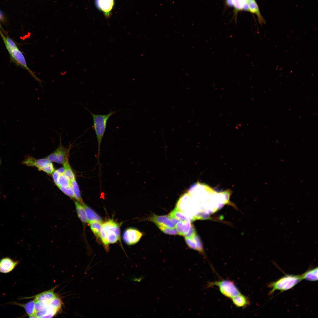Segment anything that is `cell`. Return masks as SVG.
<instances>
[{
    "instance_id": "d590c367",
    "label": "cell",
    "mask_w": 318,
    "mask_h": 318,
    "mask_svg": "<svg viewBox=\"0 0 318 318\" xmlns=\"http://www.w3.org/2000/svg\"><path fill=\"white\" fill-rule=\"evenodd\" d=\"M247 0L248 1V2H249V1H252V0Z\"/></svg>"
},
{
    "instance_id": "8d00e7d4",
    "label": "cell",
    "mask_w": 318,
    "mask_h": 318,
    "mask_svg": "<svg viewBox=\"0 0 318 318\" xmlns=\"http://www.w3.org/2000/svg\"><path fill=\"white\" fill-rule=\"evenodd\" d=\"M0 28H1V24H0Z\"/></svg>"
},
{
    "instance_id": "ba28073f",
    "label": "cell",
    "mask_w": 318,
    "mask_h": 318,
    "mask_svg": "<svg viewBox=\"0 0 318 318\" xmlns=\"http://www.w3.org/2000/svg\"><path fill=\"white\" fill-rule=\"evenodd\" d=\"M96 8L104 14L107 19L111 17L115 4V0H94Z\"/></svg>"
},
{
    "instance_id": "44dd1931",
    "label": "cell",
    "mask_w": 318,
    "mask_h": 318,
    "mask_svg": "<svg viewBox=\"0 0 318 318\" xmlns=\"http://www.w3.org/2000/svg\"><path fill=\"white\" fill-rule=\"evenodd\" d=\"M169 215L175 217L181 221H183L189 220L186 214L178 207L175 208Z\"/></svg>"
},
{
    "instance_id": "4fadbf2b",
    "label": "cell",
    "mask_w": 318,
    "mask_h": 318,
    "mask_svg": "<svg viewBox=\"0 0 318 318\" xmlns=\"http://www.w3.org/2000/svg\"><path fill=\"white\" fill-rule=\"evenodd\" d=\"M54 288L36 295L34 300L35 302H51L52 299L56 296L54 292Z\"/></svg>"
},
{
    "instance_id": "52a82bcc",
    "label": "cell",
    "mask_w": 318,
    "mask_h": 318,
    "mask_svg": "<svg viewBox=\"0 0 318 318\" xmlns=\"http://www.w3.org/2000/svg\"><path fill=\"white\" fill-rule=\"evenodd\" d=\"M59 144L56 149L46 158L52 162L63 165L68 160L69 149L63 146L60 138Z\"/></svg>"
},
{
    "instance_id": "cb8c5ba5",
    "label": "cell",
    "mask_w": 318,
    "mask_h": 318,
    "mask_svg": "<svg viewBox=\"0 0 318 318\" xmlns=\"http://www.w3.org/2000/svg\"><path fill=\"white\" fill-rule=\"evenodd\" d=\"M71 185V181L69 179L64 173L61 174L58 179L57 186L58 187H66Z\"/></svg>"
},
{
    "instance_id": "9a60e30c",
    "label": "cell",
    "mask_w": 318,
    "mask_h": 318,
    "mask_svg": "<svg viewBox=\"0 0 318 318\" xmlns=\"http://www.w3.org/2000/svg\"><path fill=\"white\" fill-rule=\"evenodd\" d=\"M192 224L189 220L180 221L175 225L178 235L185 236L189 231Z\"/></svg>"
},
{
    "instance_id": "ac0fdd59",
    "label": "cell",
    "mask_w": 318,
    "mask_h": 318,
    "mask_svg": "<svg viewBox=\"0 0 318 318\" xmlns=\"http://www.w3.org/2000/svg\"><path fill=\"white\" fill-rule=\"evenodd\" d=\"M249 11L251 13L256 14L258 18L260 24H262L265 22L264 19L261 15L258 6L255 0L249 2Z\"/></svg>"
},
{
    "instance_id": "f1b7e54d",
    "label": "cell",
    "mask_w": 318,
    "mask_h": 318,
    "mask_svg": "<svg viewBox=\"0 0 318 318\" xmlns=\"http://www.w3.org/2000/svg\"><path fill=\"white\" fill-rule=\"evenodd\" d=\"M62 305V302L61 299L57 296L55 297L51 301L49 306L59 310L61 308Z\"/></svg>"
},
{
    "instance_id": "7402d4cb",
    "label": "cell",
    "mask_w": 318,
    "mask_h": 318,
    "mask_svg": "<svg viewBox=\"0 0 318 318\" xmlns=\"http://www.w3.org/2000/svg\"><path fill=\"white\" fill-rule=\"evenodd\" d=\"M102 223L98 221H93L89 223L92 231L97 238H100Z\"/></svg>"
},
{
    "instance_id": "e0dca14e",
    "label": "cell",
    "mask_w": 318,
    "mask_h": 318,
    "mask_svg": "<svg viewBox=\"0 0 318 318\" xmlns=\"http://www.w3.org/2000/svg\"><path fill=\"white\" fill-rule=\"evenodd\" d=\"M74 203L78 217L83 223H87L85 211L83 205L77 201H75Z\"/></svg>"
},
{
    "instance_id": "ffe728a7",
    "label": "cell",
    "mask_w": 318,
    "mask_h": 318,
    "mask_svg": "<svg viewBox=\"0 0 318 318\" xmlns=\"http://www.w3.org/2000/svg\"><path fill=\"white\" fill-rule=\"evenodd\" d=\"M71 185L73 191L74 198L81 204H83V202L81 197L80 192L76 180V179L71 181Z\"/></svg>"
},
{
    "instance_id": "2e32d148",
    "label": "cell",
    "mask_w": 318,
    "mask_h": 318,
    "mask_svg": "<svg viewBox=\"0 0 318 318\" xmlns=\"http://www.w3.org/2000/svg\"><path fill=\"white\" fill-rule=\"evenodd\" d=\"M10 304L23 307L25 309L26 314L29 317L35 313V302L34 300L30 301L25 304H21L16 302H13Z\"/></svg>"
},
{
    "instance_id": "d6986e66",
    "label": "cell",
    "mask_w": 318,
    "mask_h": 318,
    "mask_svg": "<svg viewBox=\"0 0 318 318\" xmlns=\"http://www.w3.org/2000/svg\"><path fill=\"white\" fill-rule=\"evenodd\" d=\"M302 280L314 281L318 280V268L317 267L309 270L300 275Z\"/></svg>"
},
{
    "instance_id": "8992f818",
    "label": "cell",
    "mask_w": 318,
    "mask_h": 318,
    "mask_svg": "<svg viewBox=\"0 0 318 318\" xmlns=\"http://www.w3.org/2000/svg\"><path fill=\"white\" fill-rule=\"evenodd\" d=\"M21 163L28 166L36 167L49 175H51L55 170L53 163L47 158L36 159L33 157L26 155Z\"/></svg>"
},
{
    "instance_id": "277c9868",
    "label": "cell",
    "mask_w": 318,
    "mask_h": 318,
    "mask_svg": "<svg viewBox=\"0 0 318 318\" xmlns=\"http://www.w3.org/2000/svg\"><path fill=\"white\" fill-rule=\"evenodd\" d=\"M207 286V287H217L222 295L231 299L241 293L234 282L228 279L209 281Z\"/></svg>"
},
{
    "instance_id": "74e56055",
    "label": "cell",
    "mask_w": 318,
    "mask_h": 318,
    "mask_svg": "<svg viewBox=\"0 0 318 318\" xmlns=\"http://www.w3.org/2000/svg\"><path fill=\"white\" fill-rule=\"evenodd\" d=\"M1 160H0V164H1Z\"/></svg>"
},
{
    "instance_id": "3957f363",
    "label": "cell",
    "mask_w": 318,
    "mask_h": 318,
    "mask_svg": "<svg viewBox=\"0 0 318 318\" xmlns=\"http://www.w3.org/2000/svg\"><path fill=\"white\" fill-rule=\"evenodd\" d=\"M84 107L90 112L92 117L93 124L92 127L95 132L98 144L97 158L99 159L101 146L107 128V120L110 117L118 112V111L111 110L108 113L106 114H96L91 112L85 106Z\"/></svg>"
},
{
    "instance_id": "6da1fadb",
    "label": "cell",
    "mask_w": 318,
    "mask_h": 318,
    "mask_svg": "<svg viewBox=\"0 0 318 318\" xmlns=\"http://www.w3.org/2000/svg\"><path fill=\"white\" fill-rule=\"evenodd\" d=\"M0 34L9 54L11 61L27 71L40 85L43 81L38 78L28 67L25 57L16 43L11 38L5 36L0 30Z\"/></svg>"
},
{
    "instance_id": "d6a6232c",
    "label": "cell",
    "mask_w": 318,
    "mask_h": 318,
    "mask_svg": "<svg viewBox=\"0 0 318 318\" xmlns=\"http://www.w3.org/2000/svg\"><path fill=\"white\" fill-rule=\"evenodd\" d=\"M168 216L170 218L171 221H172V222L175 225L181 221L180 220L177 218L171 215H168Z\"/></svg>"
},
{
    "instance_id": "4dcf8cb0",
    "label": "cell",
    "mask_w": 318,
    "mask_h": 318,
    "mask_svg": "<svg viewBox=\"0 0 318 318\" xmlns=\"http://www.w3.org/2000/svg\"><path fill=\"white\" fill-rule=\"evenodd\" d=\"M185 240L186 244L190 248L193 250H197L196 243L192 238L185 237Z\"/></svg>"
},
{
    "instance_id": "5bb4252c",
    "label": "cell",
    "mask_w": 318,
    "mask_h": 318,
    "mask_svg": "<svg viewBox=\"0 0 318 318\" xmlns=\"http://www.w3.org/2000/svg\"><path fill=\"white\" fill-rule=\"evenodd\" d=\"M82 205L85 211L88 223H89L93 221L102 222V218L95 211L84 203Z\"/></svg>"
},
{
    "instance_id": "f546056e",
    "label": "cell",
    "mask_w": 318,
    "mask_h": 318,
    "mask_svg": "<svg viewBox=\"0 0 318 318\" xmlns=\"http://www.w3.org/2000/svg\"><path fill=\"white\" fill-rule=\"evenodd\" d=\"M60 190L66 195L72 198H74L71 185L66 187H59Z\"/></svg>"
},
{
    "instance_id": "7c38bea8",
    "label": "cell",
    "mask_w": 318,
    "mask_h": 318,
    "mask_svg": "<svg viewBox=\"0 0 318 318\" xmlns=\"http://www.w3.org/2000/svg\"><path fill=\"white\" fill-rule=\"evenodd\" d=\"M231 300L233 304L238 308H244L250 304L248 297L241 293L232 298Z\"/></svg>"
},
{
    "instance_id": "836d02e7",
    "label": "cell",
    "mask_w": 318,
    "mask_h": 318,
    "mask_svg": "<svg viewBox=\"0 0 318 318\" xmlns=\"http://www.w3.org/2000/svg\"><path fill=\"white\" fill-rule=\"evenodd\" d=\"M226 5L229 7L233 6V0H226Z\"/></svg>"
},
{
    "instance_id": "603a6c76",
    "label": "cell",
    "mask_w": 318,
    "mask_h": 318,
    "mask_svg": "<svg viewBox=\"0 0 318 318\" xmlns=\"http://www.w3.org/2000/svg\"><path fill=\"white\" fill-rule=\"evenodd\" d=\"M64 168V174L71 181L75 178V175L72 171L70 164L67 160L63 165Z\"/></svg>"
},
{
    "instance_id": "5b68a950",
    "label": "cell",
    "mask_w": 318,
    "mask_h": 318,
    "mask_svg": "<svg viewBox=\"0 0 318 318\" xmlns=\"http://www.w3.org/2000/svg\"><path fill=\"white\" fill-rule=\"evenodd\" d=\"M302 280L300 275H289L285 276L277 281L271 282L269 284V287L271 289L269 294L273 293L276 290L284 291L289 290L294 287Z\"/></svg>"
},
{
    "instance_id": "30bf717a",
    "label": "cell",
    "mask_w": 318,
    "mask_h": 318,
    "mask_svg": "<svg viewBox=\"0 0 318 318\" xmlns=\"http://www.w3.org/2000/svg\"><path fill=\"white\" fill-rule=\"evenodd\" d=\"M18 261H15L11 258L6 257L0 260V272L7 273L12 271L19 264Z\"/></svg>"
},
{
    "instance_id": "d4e9b609",
    "label": "cell",
    "mask_w": 318,
    "mask_h": 318,
    "mask_svg": "<svg viewBox=\"0 0 318 318\" xmlns=\"http://www.w3.org/2000/svg\"><path fill=\"white\" fill-rule=\"evenodd\" d=\"M156 225L161 231L165 233L170 235H176L178 234L177 231L175 228H172L159 224Z\"/></svg>"
},
{
    "instance_id": "9c48e42d",
    "label": "cell",
    "mask_w": 318,
    "mask_h": 318,
    "mask_svg": "<svg viewBox=\"0 0 318 318\" xmlns=\"http://www.w3.org/2000/svg\"><path fill=\"white\" fill-rule=\"evenodd\" d=\"M142 235V233L138 229L133 228H129L126 229L124 232L122 238L124 242L127 245H131L137 243Z\"/></svg>"
},
{
    "instance_id": "7a4b0ae2",
    "label": "cell",
    "mask_w": 318,
    "mask_h": 318,
    "mask_svg": "<svg viewBox=\"0 0 318 318\" xmlns=\"http://www.w3.org/2000/svg\"><path fill=\"white\" fill-rule=\"evenodd\" d=\"M121 224L112 219H109L102 223L100 238L106 250H109V245L117 242L121 243L120 240Z\"/></svg>"
},
{
    "instance_id": "f35d334b",
    "label": "cell",
    "mask_w": 318,
    "mask_h": 318,
    "mask_svg": "<svg viewBox=\"0 0 318 318\" xmlns=\"http://www.w3.org/2000/svg\"></svg>"
},
{
    "instance_id": "8fae6325",
    "label": "cell",
    "mask_w": 318,
    "mask_h": 318,
    "mask_svg": "<svg viewBox=\"0 0 318 318\" xmlns=\"http://www.w3.org/2000/svg\"><path fill=\"white\" fill-rule=\"evenodd\" d=\"M149 220L156 225L159 224L172 228H175V225L172 222L168 216H158L154 214Z\"/></svg>"
},
{
    "instance_id": "83f0119b",
    "label": "cell",
    "mask_w": 318,
    "mask_h": 318,
    "mask_svg": "<svg viewBox=\"0 0 318 318\" xmlns=\"http://www.w3.org/2000/svg\"><path fill=\"white\" fill-rule=\"evenodd\" d=\"M192 238L196 243L197 250L203 255H205L203 244L199 237L196 234Z\"/></svg>"
},
{
    "instance_id": "e575fe53",
    "label": "cell",
    "mask_w": 318,
    "mask_h": 318,
    "mask_svg": "<svg viewBox=\"0 0 318 318\" xmlns=\"http://www.w3.org/2000/svg\"><path fill=\"white\" fill-rule=\"evenodd\" d=\"M1 13L0 12V18H1Z\"/></svg>"
},
{
    "instance_id": "484cf974",
    "label": "cell",
    "mask_w": 318,
    "mask_h": 318,
    "mask_svg": "<svg viewBox=\"0 0 318 318\" xmlns=\"http://www.w3.org/2000/svg\"><path fill=\"white\" fill-rule=\"evenodd\" d=\"M233 6L235 13L243 10L245 4L249 2L247 0H233Z\"/></svg>"
},
{
    "instance_id": "4316f807",
    "label": "cell",
    "mask_w": 318,
    "mask_h": 318,
    "mask_svg": "<svg viewBox=\"0 0 318 318\" xmlns=\"http://www.w3.org/2000/svg\"><path fill=\"white\" fill-rule=\"evenodd\" d=\"M50 302H35V313L46 308L49 306Z\"/></svg>"
},
{
    "instance_id": "1f68e13d",
    "label": "cell",
    "mask_w": 318,
    "mask_h": 318,
    "mask_svg": "<svg viewBox=\"0 0 318 318\" xmlns=\"http://www.w3.org/2000/svg\"><path fill=\"white\" fill-rule=\"evenodd\" d=\"M196 234L195 229L193 225L192 224L189 231L184 236L192 238Z\"/></svg>"
}]
</instances>
